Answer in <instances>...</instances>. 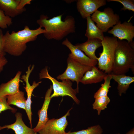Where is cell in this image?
Instances as JSON below:
<instances>
[{
	"instance_id": "d6986e66",
	"label": "cell",
	"mask_w": 134,
	"mask_h": 134,
	"mask_svg": "<svg viewBox=\"0 0 134 134\" xmlns=\"http://www.w3.org/2000/svg\"><path fill=\"white\" fill-rule=\"evenodd\" d=\"M112 79L118 83L117 89L119 95L121 96L125 94L130 85L134 81V77L127 76L125 74L116 75L111 74Z\"/></svg>"
},
{
	"instance_id": "484cf974",
	"label": "cell",
	"mask_w": 134,
	"mask_h": 134,
	"mask_svg": "<svg viewBox=\"0 0 134 134\" xmlns=\"http://www.w3.org/2000/svg\"><path fill=\"white\" fill-rule=\"evenodd\" d=\"M107 1H115L119 2L123 5L121 10H128L134 12V0H108Z\"/></svg>"
},
{
	"instance_id": "52a82bcc",
	"label": "cell",
	"mask_w": 134,
	"mask_h": 134,
	"mask_svg": "<svg viewBox=\"0 0 134 134\" xmlns=\"http://www.w3.org/2000/svg\"><path fill=\"white\" fill-rule=\"evenodd\" d=\"M91 16V19L96 23V26L103 32H107L120 21L119 16L114 14L113 9L109 7L103 11L97 10Z\"/></svg>"
},
{
	"instance_id": "6da1fadb",
	"label": "cell",
	"mask_w": 134,
	"mask_h": 134,
	"mask_svg": "<svg viewBox=\"0 0 134 134\" xmlns=\"http://www.w3.org/2000/svg\"><path fill=\"white\" fill-rule=\"evenodd\" d=\"M45 32L44 29L40 27L31 30L27 25L23 30L12 31L11 34L7 31L2 38L4 51L11 55L20 56L26 49L27 43L35 40L38 35Z\"/></svg>"
},
{
	"instance_id": "f1b7e54d",
	"label": "cell",
	"mask_w": 134,
	"mask_h": 134,
	"mask_svg": "<svg viewBox=\"0 0 134 134\" xmlns=\"http://www.w3.org/2000/svg\"><path fill=\"white\" fill-rule=\"evenodd\" d=\"M3 34L2 31L0 29V56H5L6 53L4 52L2 41V36Z\"/></svg>"
},
{
	"instance_id": "8992f818",
	"label": "cell",
	"mask_w": 134,
	"mask_h": 134,
	"mask_svg": "<svg viewBox=\"0 0 134 134\" xmlns=\"http://www.w3.org/2000/svg\"><path fill=\"white\" fill-rule=\"evenodd\" d=\"M67 67L65 71L57 77L58 80H69L72 82L75 81L77 86L76 88L79 92V84L85 73L90 70L92 67L84 65L68 57L67 60Z\"/></svg>"
},
{
	"instance_id": "e0dca14e",
	"label": "cell",
	"mask_w": 134,
	"mask_h": 134,
	"mask_svg": "<svg viewBox=\"0 0 134 134\" xmlns=\"http://www.w3.org/2000/svg\"><path fill=\"white\" fill-rule=\"evenodd\" d=\"M20 0H0V8L5 14L10 18H14L25 11V7L18 10L17 7Z\"/></svg>"
},
{
	"instance_id": "ffe728a7",
	"label": "cell",
	"mask_w": 134,
	"mask_h": 134,
	"mask_svg": "<svg viewBox=\"0 0 134 134\" xmlns=\"http://www.w3.org/2000/svg\"><path fill=\"white\" fill-rule=\"evenodd\" d=\"M91 16H88L86 18L87 28L85 35L88 39H98L102 41L104 37L103 32L95 24L94 22L91 19Z\"/></svg>"
},
{
	"instance_id": "f546056e",
	"label": "cell",
	"mask_w": 134,
	"mask_h": 134,
	"mask_svg": "<svg viewBox=\"0 0 134 134\" xmlns=\"http://www.w3.org/2000/svg\"><path fill=\"white\" fill-rule=\"evenodd\" d=\"M8 61L5 56H0V73Z\"/></svg>"
},
{
	"instance_id": "1f68e13d",
	"label": "cell",
	"mask_w": 134,
	"mask_h": 134,
	"mask_svg": "<svg viewBox=\"0 0 134 134\" xmlns=\"http://www.w3.org/2000/svg\"><path fill=\"white\" fill-rule=\"evenodd\" d=\"M115 134H121L119 133H117Z\"/></svg>"
},
{
	"instance_id": "603a6c76",
	"label": "cell",
	"mask_w": 134,
	"mask_h": 134,
	"mask_svg": "<svg viewBox=\"0 0 134 134\" xmlns=\"http://www.w3.org/2000/svg\"><path fill=\"white\" fill-rule=\"evenodd\" d=\"M110 101V100L108 96L96 99L92 104L93 108L97 111L98 115H100L101 111L107 108Z\"/></svg>"
},
{
	"instance_id": "cb8c5ba5",
	"label": "cell",
	"mask_w": 134,
	"mask_h": 134,
	"mask_svg": "<svg viewBox=\"0 0 134 134\" xmlns=\"http://www.w3.org/2000/svg\"><path fill=\"white\" fill-rule=\"evenodd\" d=\"M103 129L99 125L88 127L87 129L79 131L66 132L65 134H102Z\"/></svg>"
},
{
	"instance_id": "7a4b0ae2",
	"label": "cell",
	"mask_w": 134,
	"mask_h": 134,
	"mask_svg": "<svg viewBox=\"0 0 134 134\" xmlns=\"http://www.w3.org/2000/svg\"><path fill=\"white\" fill-rule=\"evenodd\" d=\"M62 16L61 14L48 19L47 16L42 14L37 20L39 27L44 28L45 32L43 34L47 39L60 40L75 32V23L73 17L67 16L63 21Z\"/></svg>"
},
{
	"instance_id": "5bb4252c",
	"label": "cell",
	"mask_w": 134,
	"mask_h": 134,
	"mask_svg": "<svg viewBox=\"0 0 134 134\" xmlns=\"http://www.w3.org/2000/svg\"><path fill=\"white\" fill-rule=\"evenodd\" d=\"M22 72L18 71L15 76L7 82L0 85V97L12 95L19 92L20 78Z\"/></svg>"
},
{
	"instance_id": "83f0119b",
	"label": "cell",
	"mask_w": 134,
	"mask_h": 134,
	"mask_svg": "<svg viewBox=\"0 0 134 134\" xmlns=\"http://www.w3.org/2000/svg\"><path fill=\"white\" fill-rule=\"evenodd\" d=\"M32 0H20L17 7L18 10H21L25 8V6L27 4H30Z\"/></svg>"
},
{
	"instance_id": "44dd1931",
	"label": "cell",
	"mask_w": 134,
	"mask_h": 134,
	"mask_svg": "<svg viewBox=\"0 0 134 134\" xmlns=\"http://www.w3.org/2000/svg\"><path fill=\"white\" fill-rule=\"evenodd\" d=\"M7 99L9 105H13L25 110L26 100L24 92L20 91L15 94L7 96Z\"/></svg>"
},
{
	"instance_id": "7c38bea8",
	"label": "cell",
	"mask_w": 134,
	"mask_h": 134,
	"mask_svg": "<svg viewBox=\"0 0 134 134\" xmlns=\"http://www.w3.org/2000/svg\"><path fill=\"white\" fill-rule=\"evenodd\" d=\"M106 4L105 0H78L77 1L76 7L82 17L85 19Z\"/></svg>"
},
{
	"instance_id": "4316f807",
	"label": "cell",
	"mask_w": 134,
	"mask_h": 134,
	"mask_svg": "<svg viewBox=\"0 0 134 134\" xmlns=\"http://www.w3.org/2000/svg\"><path fill=\"white\" fill-rule=\"evenodd\" d=\"M7 96L0 97V114L2 111L9 109L11 110L13 112H15L16 109L11 107L7 101Z\"/></svg>"
},
{
	"instance_id": "8fae6325",
	"label": "cell",
	"mask_w": 134,
	"mask_h": 134,
	"mask_svg": "<svg viewBox=\"0 0 134 134\" xmlns=\"http://www.w3.org/2000/svg\"><path fill=\"white\" fill-rule=\"evenodd\" d=\"M70 50L71 53L68 57L82 65L92 67L96 66L98 64L97 60L91 59L85 55L81 50L74 45L66 38L62 42Z\"/></svg>"
},
{
	"instance_id": "4dcf8cb0",
	"label": "cell",
	"mask_w": 134,
	"mask_h": 134,
	"mask_svg": "<svg viewBox=\"0 0 134 134\" xmlns=\"http://www.w3.org/2000/svg\"><path fill=\"white\" fill-rule=\"evenodd\" d=\"M125 134H134V128H133Z\"/></svg>"
},
{
	"instance_id": "4fadbf2b",
	"label": "cell",
	"mask_w": 134,
	"mask_h": 134,
	"mask_svg": "<svg viewBox=\"0 0 134 134\" xmlns=\"http://www.w3.org/2000/svg\"><path fill=\"white\" fill-rule=\"evenodd\" d=\"M52 90V86L51 85L46 93L44 101L42 107L38 112L39 120L36 126L33 129L36 133H37L41 130L49 120L48 117L47 111L51 99L50 96Z\"/></svg>"
},
{
	"instance_id": "5b68a950",
	"label": "cell",
	"mask_w": 134,
	"mask_h": 134,
	"mask_svg": "<svg viewBox=\"0 0 134 134\" xmlns=\"http://www.w3.org/2000/svg\"><path fill=\"white\" fill-rule=\"evenodd\" d=\"M117 39L114 37L104 36L101 41L103 50L98 58V67L107 74H111L114 58Z\"/></svg>"
},
{
	"instance_id": "30bf717a",
	"label": "cell",
	"mask_w": 134,
	"mask_h": 134,
	"mask_svg": "<svg viewBox=\"0 0 134 134\" xmlns=\"http://www.w3.org/2000/svg\"><path fill=\"white\" fill-rule=\"evenodd\" d=\"M34 68V65H33L31 67L30 65L28 67V70L26 72V74L22 75L21 79L25 82L26 83V87H24L27 94V99L26 102V111L29 120L31 128H32V115L31 105L32 101L31 98L32 93L34 90L37 87L41 82L39 81L36 83L34 81L32 85H31L29 82V78Z\"/></svg>"
},
{
	"instance_id": "7402d4cb",
	"label": "cell",
	"mask_w": 134,
	"mask_h": 134,
	"mask_svg": "<svg viewBox=\"0 0 134 134\" xmlns=\"http://www.w3.org/2000/svg\"><path fill=\"white\" fill-rule=\"evenodd\" d=\"M112 79L111 74H107L104 78V82L101 84V87L94 94L95 99L107 96L109 89L111 87L110 81Z\"/></svg>"
},
{
	"instance_id": "ba28073f",
	"label": "cell",
	"mask_w": 134,
	"mask_h": 134,
	"mask_svg": "<svg viewBox=\"0 0 134 134\" xmlns=\"http://www.w3.org/2000/svg\"><path fill=\"white\" fill-rule=\"evenodd\" d=\"M69 110L63 116L59 119H49L39 134H65V130L68 124L67 118L70 115Z\"/></svg>"
},
{
	"instance_id": "277c9868",
	"label": "cell",
	"mask_w": 134,
	"mask_h": 134,
	"mask_svg": "<svg viewBox=\"0 0 134 134\" xmlns=\"http://www.w3.org/2000/svg\"><path fill=\"white\" fill-rule=\"evenodd\" d=\"M39 78L40 79H47L52 82L53 92L51 95V99L55 97L68 96L71 97L77 104H79L80 100L76 96L78 92L76 89L72 88V83L70 80L67 79L62 80V82L58 81L50 75L47 67L40 71L39 73Z\"/></svg>"
},
{
	"instance_id": "d4e9b609",
	"label": "cell",
	"mask_w": 134,
	"mask_h": 134,
	"mask_svg": "<svg viewBox=\"0 0 134 134\" xmlns=\"http://www.w3.org/2000/svg\"><path fill=\"white\" fill-rule=\"evenodd\" d=\"M12 24V18L6 15L0 8V28L5 29Z\"/></svg>"
},
{
	"instance_id": "2e32d148",
	"label": "cell",
	"mask_w": 134,
	"mask_h": 134,
	"mask_svg": "<svg viewBox=\"0 0 134 134\" xmlns=\"http://www.w3.org/2000/svg\"><path fill=\"white\" fill-rule=\"evenodd\" d=\"M16 120L13 123L0 126V130L5 128L11 129L13 130L15 134H38L35 132L33 129L27 126L22 119V115L20 113L18 112L15 114Z\"/></svg>"
},
{
	"instance_id": "9c48e42d",
	"label": "cell",
	"mask_w": 134,
	"mask_h": 134,
	"mask_svg": "<svg viewBox=\"0 0 134 134\" xmlns=\"http://www.w3.org/2000/svg\"><path fill=\"white\" fill-rule=\"evenodd\" d=\"M108 33L120 40L125 39L129 43L133 42L134 37V26L131 22L125 21L122 23L120 21Z\"/></svg>"
},
{
	"instance_id": "3957f363",
	"label": "cell",
	"mask_w": 134,
	"mask_h": 134,
	"mask_svg": "<svg viewBox=\"0 0 134 134\" xmlns=\"http://www.w3.org/2000/svg\"><path fill=\"white\" fill-rule=\"evenodd\" d=\"M131 69L134 73V49L127 41L118 40L111 74H125Z\"/></svg>"
},
{
	"instance_id": "9a60e30c",
	"label": "cell",
	"mask_w": 134,
	"mask_h": 134,
	"mask_svg": "<svg viewBox=\"0 0 134 134\" xmlns=\"http://www.w3.org/2000/svg\"><path fill=\"white\" fill-rule=\"evenodd\" d=\"M101 41L98 39H88L85 42L78 43L75 45L79 49L85 52L91 59L97 61L95 54L96 50L102 46Z\"/></svg>"
},
{
	"instance_id": "ac0fdd59",
	"label": "cell",
	"mask_w": 134,
	"mask_h": 134,
	"mask_svg": "<svg viewBox=\"0 0 134 134\" xmlns=\"http://www.w3.org/2000/svg\"><path fill=\"white\" fill-rule=\"evenodd\" d=\"M107 74L96 66L93 67L85 73L80 82L85 85L98 83L104 80Z\"/></svg>"
}]
</instances>
